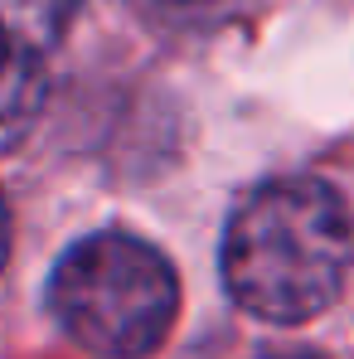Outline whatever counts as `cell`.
<instances>
[{"label": "cell", "instance_id": "1", "mask_svg": "<svg viewBox=\"0 0 354 359\" xmlns=\"http://www.w3.org/2000/svg\"><path fill=\"white\" fill-rule=\"evenodd\" d=\"M354 262L345 199L320 180H272L252 189L224 233L229 297L277 325H301L340 297Z\"/></svg>", "mask_w": 354, "mask_h": 359}, {"label": "cell", "instance_id": "2", "mask_svg": "<svg viewBox=\"0 0 354 359\" xmlns=\"http://www.w3.org/2000/svg\"><path fill=\"white\" fill-rule=\"evenodd\" d=\"M49 306L83 350L102 359H146L170 335L179 287L151 243L131 233H93L59 257Z\"/></svg>", "mask_w": 354, "mask_h": 359}, {"label": "cell", "instance_id": "3", "mask_svg": "<svg viewBox=\"0 0 354 359\" xmlns=\"http://www.w3.org/2000/svg\"><path fill=\"white\" fill-rule=\"evenodd\" d=\"M44 54L0 34V151H10L44 107Z\"/></svg>", "mask_w": 354, "mask_h": 359}, {"label": "cell", "instance_id": "4", "mask_svg": "<svg viewBox=\"0 0 354 359\" xmlns=\"http://www.w3.org/2000/svg\"><path fill=\"white\" fill-rule=\"evenodd\" d=\"M78 5L83 0H0V34L34 54H49L73 25Z\"/></svg>", "mask_w": 354, "mask_h": 359}, {"label": "cell", "instance_id": "5", "mask_svg": "<svg viewBox=\"0 0 354 359\" xmlns=\"http://www.w3.org/2000/svg\"><path fill=\"white\" fill-rule=\"evenodd\" d=\"M146 5L161 15H194V10H209L214 0H146Z\"/></svg>", "mask_w": 354, "mask_h": 359}, {"label": "cell", "instance_id": "6", "mask_svg": "<svg viewBox=\"0 0 354 359\" xmlns=\"http://www.w3.org/2000/svg\"><path fill=\"white\" fill-rule=\"evenodd\" d=\"M5 252H10V219H5V199H0V267H5Z\"/></svg>", "mask_w": 354, "mask_h": 359}]
</instances>
